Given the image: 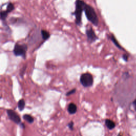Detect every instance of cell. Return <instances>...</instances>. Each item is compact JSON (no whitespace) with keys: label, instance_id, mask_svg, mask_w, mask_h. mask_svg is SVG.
Returning <instances> with one entry per match:
<instances>
[{"label":"cell","instance_id":"11","mask_svg":"<svg viewBox=\"0 0 136 136\" xmlns=\"http://www.w3.org/2000/svg\"><path fill=\"white\" fill-rule=\"evenodd\" d=\"M25 102L24 100H21L19 101L18 103V107L20 111H22L25 108Z\"/></svg>","mask_w":136,"mask_h":136},{"label":"cell","instance_id":"2","mask_svg":"<svg viewBox=\"0 0 136 136\" xmlns=\"http://www.w3.org/2000/svg\"><path fill=\"white\" fill-rule=\"evenodd\" d=\"M84 11L88 20L94 26H98L99 23V20L95 9L91 5L86 4L85 7Z\"/></svg>","mask_w":136,"mask_h":136},{"label":"cell","instance_id":"1","mask_svg":"<svg viewBox=\"0 0 136 136\" xmlns=\"http://www.w3.org/2000/svg\"><path fill=\"white\" fill-rule=\"evenodd\" d=\"M86 3L82 0H76L75 2V11L73 13L75 17V24L78 26L81 25V17Z\"/></svg>","mask_w":136,"mask_h":136},{"label":"cell","instance_id":"12","mask_svg":"<svg viewBox=\"0 0 136 136\" xmlns=\"http://www.w3.org/2000/svg\"><path fill=\"white\" fill-rule=\"evenodd\" d=\"M14 9V5L11 2L8 3V4H7L6 9V12L8 13H9L11 12H12V11H13Z\"/></svg>","mask_w":136,"mask_h":136},{"label":"cell","instance_id":"13","mask_svg":"<svg viewBox=\"0 0 136 136\" xmlns=\"http://www.w3.org/2000/svg\"><path fill=\"white\" fill-rule=\"evenodd\" d=\"M7 14H8V13L6 12V10L2 11L1 12V19L2 21H5L7 17Z\"/></svg>","mask_w":136,"mask_h":136},{"label":"cell","instance_id":"15","mask_svg":"<svg viewBox=\"0 0 136 136\" xmlns=\"http://www.w3.org/2000/svg\"><path fill=\"white\" fill-rule=\"evenodd\" d=\"M75 91H76V90H75V89H73L70 90L69 92H68L67 93V96H69L70 95H72V94L75 93Z\"/></svg>","mask_w":136,"mask_h":136},{"label":"cell","instance_id":"16","mask_svg":"<svg viewBox=\"0 0 136 136\" xmlns=\"http://www.w3.org/2000/svg\"><path fill=\"white\" fill-rule=\"evenodd\" d=\"M73 124H74L73 122H71L70 123H69V124H68V127H69V128L71 130H72L73 129Z\"/></svg>","mask_w":136,"mask_h":136},{"label":"cell","instance_id":"3","mask_svg":"<svg viewBox=\"0 0 136 136\" xmlns=\"http://www.w3.org/2000/svg\"><path fill=\"white\" fill-rule=\"evenodd\" d=\"M27 45L25 44L16 43L13 49V54L17 56H22L25 59L26 53L27 51Z\"/></svg>","mask_w":136,"mask_h":136},{"label":"cell","instance_id":"8","mask_svg":"<svg viewBox=\"0 0 136 136\" xmlns=\"http://www.w3.org/2000/svg\"><path fill=\"white\" fill-rule=\"evenodd\" d=\"M105 124L108 128V129L110 130L114 129L115 127V123L113 121L109 119H106L105 120Z\"/></svg>","mask_w":136,"mask_h":136},{"label":"cell","instance_id":"18","mask_svg":"<svg viewBox=\"0 0 136 136\" xmlns=\"http://www.w3.org/2000/svg\"><path fill=\"white\" fill-rule=\"evenodd\" d=\"M133 104H134V106H135V109H136V100H135V101H134V102H133Z\"/></svg>","mask_w":136,"mask_h":136},{"label":"cell","instance_id":"6","mask_svg":"<svg viewBox=\"0 0 136 136\" xmlns=\"http://www.w3.org/2000/svg\"><path fill=\"white\" fill-rule=\"evenodd\" d=\"M7 114L10 119L11 121H12L13 122L17 124H19L20 123L21 120L20 116H19L17 113L16 112H15L13 110H12V109H8V110H7Z\"/></svg>","mask_w":136,"mask_h":136},{"label":"cell","instance_id":"14","mask_svg":"<svg viewBox=\"0 0 136 136\" xmlns=\"http://www.w3.org/2000/svg\"><path fill=\"white\" fill-rule=\"evenodd\" d=\"M111 39L112 40V41L113 42V43H114L115 44V46L117 47H118L120 49H122V47H121V46L120 45L119 43H118V41H117V40L116 39V38H115V37L113 36V35H112L111 37Z\"/></svg>","mask_w":136,"mask_h":136},{"label":"cell","instance_id":"17","mask_svg":"<svg viewBox=\"0 0 136 136\" xmlns=\"http://www.w3.org/2000/svg\"><path fill=\"white\" fill-rule=\"evenodd\" d=\"M26 66H25L22 68V69L21 70V75H22V76L24 75V74L25 73V71L26 70Z\"/></svg>","mask_w":136,"mask_h":136},{"label":"cell","instance_id":"9","mask_svg":"<svg viewBox=\"0 0 136 136\" xmlns=\"http://www.w3.org/2000/svg\"><path fill=\"white\" fill-rule=\"evenodd\" d=\"M40 34H41V37H42V38H43V39L44 40H46L50 38L51 35H50V34L48 32L45 31V30L42 29V30H41Z\"/></svg>","mask_w":136,"mask_h":136},{"label":"cell","instance_id":"7","mask_svg":"<svg viewBox=\"0 0 136 136\" xmlns=\"http://www.w3.org/2000/svg\"><path fill=\"white\" fill-rule=\"evenodd\" d=\"M77 110V107L75 104L74 103H70L68 106V111L71 114H73L76 113Z\"/></svg>","mask_w":136,"mask_h":136},{"label":"cell","instance_id":"4","mask_svg":"<svg viewBox=\"0 0 136 136\" xmlns=\"http://www.w3.org/2000/svg\"><path fill=\"white\" fill-rule=\"evenodd\" d=\"M80 81L81 85L85 87L92 86L94 82L93 75L89 73H83L80 76Z\"/></svg>","mask_w":136,"mask_h":136},{"label":"cell","instance_id":"10","mask_svg":"<svg viewBox=\"0 0 136 136\" xmlns=\"http://www.w3.org/2000/svg\"><path fill=\"white\" fill-rule=\"evenodd\" d=\"M24 119L26 121L29 123H32L34 122V118H33V116H32L31 115L29 114H25L23 116Z\"/></svg>","mask_w":136,"mask_h":136},{"label":"cell","instance_id":"5","mask_svg":"<svg viewBox=\"0 0 136 136\" xmlns=\"http://www.w3.org/2000/svg\"><path fill=\"white\" fill-rule=\"evenodd\" d=\"M86 34L87 37V39L89 42L93 43L98 39V37L96 36L95 32L92 27L87 28L86 30Z\"/></svg>","mask_w":136,"mask_h":136}]
</instances>
